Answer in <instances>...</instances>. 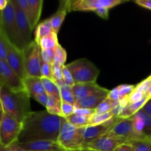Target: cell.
Masks as SVG:
<instances>
[{"label":"cell","instance_id":"53","mask_svg":"<svg viewBox=\"0 0 151 151\" xmlns=\"http://www.w3.org/2000/svg\"><path fill=\"white\" fill-rule=\"evenodd\" d=\"M3 114L4 112L2 111H0V127H1V121H2V117H3Z\"/></svg>","mask_w":151,"mask_h":151},{"label":"cell","instance_id":"28","mask_svg":"<svg viewBox=\"0 0 151 151\" xmlns=\"http://www.w3.org/2000/svg\"><path fill=\"white\" fill-rule=\"evenodd\" d=\"M115 116L111 111L105 114H94L89 119V125H101L110 120L111 119Z\"/></svg>","mask_w":151,"mask_h":151},{"label":"cell","instance_id":"32","mask_svg":"<svg viewBox=\"0 0 151 151\" xmlns=\"http://www.w3.org/2000/svg\"><path fill=\"white\" fill-rule=\"evenodd\" d=\"M136 86L134 85H128V84H123L118 86L119 94V100L126 97H129L133 93V91L135 90Z\"/></svg>","mask_w":151,"mask_h":151},{"label":"cell","instance_id":"52","mask_svg":"<svg viewBox=\"0 0 151 151\" xmlns=\"http://www.w3.org/2000/svg\"><path fill=\"white\" fill-rule=\"evenodd\" d=\"M70 151H97V150H92V149H90V148H82V149H79V150H70Z\"/></svg>","mask_w":151,"mask_h":151},{"label":"cell","instance_id":"46","mask_svg":"<svg viewBox=\"0 0 151 151\" xmlns=\"http://www.w3.org/2000/svg\"><path fill=\"white\" fill-rule=\"evenodd\" d=\"M94 13L103 19H108L109 17V9L108 8H105V7L98 8L94 11Z\"/></svg>","mask_w":151,"mask_h":151},{"label":"cell","instance_id":"10","mask_svg":"<svg viewBox=\"0 0 151 151\" xmlns=\"http://www.w3.org/2000/svg\"><path fill=\"white\" fill-rule=\"evenodd\" d=\"M6 61L22 81L27 77L22 51L10 44L9 41L7 44Z\"/></svg>","mask_w":151,"mask_h":151},{"label":"cell","instance_id":"45","mask_svg":"<svg viewBox=\"0 0 151 151\" xmlns=\"http://www.w3.org/2000/svg\"><path fill=\"white\" fill-rule=\"evenodd\" d=\"M37 102L40 103V104L42 105L44 107H47V103H48L49 101V95L45 93V94H39V95L35 96V97H33Z\"/></svg>","mask_w":151,"mask_h":151},{"label":"cell","instance_id":"37","mask_svg":"<svg viewBox=\"0 0 151 151\" xmlns=\"http://www.w3.org/2000/svg\"><path fill=\"white\" fill-rule=\"evenodd\" d=\"M41 57L44 61L52 65L55 58V49H48V50L41 49Z\"/></svg>","mask_w":151,"mask_h":151},{"label":"cell","instance_id":"35","mask_svg":"<svg viewBox=\"0 0 151 151\" xmlns=\"http://www.w3.org/2000/svg\"><path fill=\"white\" fill-rule=\"evenodd\" d=\"M148 100H149L147 97V96L145 95L143 97V99H142V100H139V102H137V103H129V104H128V107H129L130 110L132 112L134 116L137 113V112L139 111L140 110L142 109V108L144 107L145 105L147 103Z\"/></svg>","mask_w":151,"mask_h":151},{"label":"cell","instance_id":"11","mask_svg":"<svg viewBox=\"0 0 151 151\" xmlns=\"http://www.w3.org/2000/svg\"><path fill=\"white\" fill-rule=\"evenodd\" d=\"M13 2L15 5V9H16V21H17L21 50H23L28 44L32 42L31 35H32V29L31 28L30 24L22 9L16 4L15 0H13Z\"/></svg>","mask_w":151,"mask_h":151},{"label":"cell","instance_id":"17","mask_svg":"<svg viewBox=\"0 0 151 151\" xmlns=\"http://www.w3.org/2000/svg\"><path fill=\"white\" fill-rule=\"evenodd\" d=\"M22 148L32 151H63L65 150L56 142L38 141L28 143H18Z\"/></svg>","mask_w":151,"mask_h":151},{"label":"cell","instance_id":"29","mask_svg":"<svg viewBox=\"0 0 151 151\" xmlns=\"http://www.w3.org/2000/svg\"><path fill=\"white\" fill-rule=\"evenodd\" d=\"M66 58H67V53L66 50L59 44L55 49V58L53 63L59 66H63L66 63Z\"/></svg>","mask_w":151,"mask_h":151},{"label":"cell","instance_id":"55","mask_svg":"<svg viewBox=\"0 0 151 151\" xmlns=\"http://www.w3.org/2000/svg\"><path fill=\"white\" fill-rule=\"evenodd\" d=\"M2 12L0 10V27H1V19H2Z\"/></svg>","mask_w":151,"mask_h":151},{"label":"cell","instance_id":"15","mask_svg":"<svg viewBox=\"0 0 151 151\" xmlns=\"http://www.w3.org/2000/svg\"><path fill=\"white\" fill-rule=\"evenodd\" d=\"M110 132L119 138L125 139L128 143L134 139V128H133V119L119 118V121L111 128Z\"/></svg>","mask_w":151,"mask_h":151},{"label":"cell","instance_id":"5","mask_svg":"<svg viewBox=\"0 0 151 151\" xmlns=\"http://www.w3.org/2000/svg\"><path fill=\"white\" fill-rule=\"evenodd\" d=\"M0 30L10 44L21 50L16 9L13 0H9L7 7L3 10Z\"/></svg>","mask_w":151,"mask_h":151},{"label":"cell","instance_id":"19","mask_svg":"<svg viewBox=\"0 0 151 151\" xmlns=\"http://www.w3.org/2000/svg\"><path fill=\"white\" fill-rule=\"evenodd\" d=\"M68 12H69L68 1H61L58 10L56 11L55 14H53L50 18L53 32L57 34L58 33L59 30L60 29V27H61Z\"/></svg>","mask_w":151,"mask_h":151},{"label":"cell","instance_id":"27","mask_svg":"<svg viewBox=\"0 0 151 151\" xmlns=\"http://www.w3.org/2000/svg\"><path fill=\"white\" fill-rule=\"evenodd\" d=\"M66 120L78 128H86L89 125V118L73 114L68 117H65Z\"/></svg>","mask_w":151,"mask_h":151},{"label":"cell","instance_id":"41","mask_svg":"<svg viewBox=\"0 0 151 151\" xmlns=\"http://www.w3.org/2000/svg\"><path fill=\"white\" fill-rule=\"evenodd\" d=\"M95 110L88 109H75V114L80 115V116H85V117L91 118L93 115L95 114Z\"/></svg>","mask_w":151,"mask_h":151},{"label":"cell","instance_id":"23","mask_svg":"<svg viewBox=\"0 0 151 151\" xmlns=\"http://www.w3.org/2000/svg\"><path fill=\"white\" fill-rule=\"evenodd\" d=\"M128 143L131 145L133 151H151V138L149 137L131 140Z\"/></svg>","mask_w":151,"mask_h":151},{"label":"cell","instance_id":"42","mask_svg":"<svg viewBox=\"0 0 151 151\" xmlns=\"http://www.w3.org/2000/svg\"><path fill=\"white\" fill-rule=\"evenodd\" d=\"M145 96V94H143V93L140 92V91H136L134 90L133 91L132 94L129 96L128 97V100H129V103H134L139 102V100H141L142 99H143V97Z\"/></svg>","mask_w":151,"mask_h":151},{"label":"cell","instance_id":"26","mask_svg":"<svg viewBox=\"0 0 151 151\" xmlns=\"http://www.w3.org/2000/svg\"><path fill=\"white\" fill-rule=\"evenodd\" d=\"M61 103L62 101L57 100L56 99L49 96V101L46 107V111H47L51 114L63 117L61 111Z\"/></svg>","mask_w":151,"mask_h":151},{"label":"cell","instance_id":"48","mask_svg":"<svg viewBox=\"0 0 151 151\" xmlns=\"http://www.w3.org/2000/svg\"><path fill=\"white\" fill-rule=\"evenodd\" d=\"M145 114H147L149 117L151 118V99L147 101V103L145 105L144 107L142 109Z\"/></svg>","mask_w":151,"mask_h":151},{"label":"cell","instance_id":"33","mask_svg":"<svg viewBox=\"0 0 151 151\" xmlns=\"http://www.w3.org/2000/svg\"><path fill=\"white\" fill-rule=\"evenodd\" d=\"M113 102L109 99L106 98L103 102H102L98 107L95 109L96 114H105L111 111Z\"/></svg>","mask_w":151,"mask_h":151},{"label":"cell","instance_id":"25","mask_svg":"<svg viewBox=\"0 0 151 151\" xmlns=\"http://www.w3.org/2000/svg\"><path fill=\"white\" fill-rule=\"evenodd\" d=\"M59 88H60L61 101L75 105L76 100H75V97H74L72 87L63 83L62 85L59 86Z\"/></svg>","mask_w":151,"mask_h":151},{"label":"cell","instance_id":"30","mask_svg":"<svg viewBox=\"0 0 151 151\" xmlns=\"http://www.w3.org/2000/svg\"><path fill=\"white\" fill-rule=\"evenodd\" d=\"M40 67H41V73L42 78H48V79L53 80L52 75V66L50 63L45 62L41 57V63H40Z\"/></svg>","mask_w":151,"mask_h":151},{"label":"cell","instance_id":"13","mask_svg":"<svg viewBox=\"0 0 151 151\" xmlns=\"http://www.w3.org/2000/svg\"><path fill=\"white\" fill-rule=\"evenodd\" d=\"M125 143H127L126 140L114 135L109 131L91 144L88 145L85 148H90L97 151H114Z\"/></svg>","mask_w":151,"mask_h":151},{"label":"cell","instance_id":"34","mask_svg":"<svg viewBox=\"0 0 151 151\" xmlns=\"http://www.w3.org/2000/svg\"><path fill=\"white\" fill-rule=\"evenodd\" d=\"M138 113L141 115L145 122V128L143 131V135L145 137L151 138V118L149 117L147 114L144 113L142 110L138 111Z\"/></svg>","mask_w":151,"mask_h":151},{"label":"cell","instance_id":"36","mask_svg":"<svg viewBox=\"0 0 151 151\" xmlns=\"http://www.w3.org/2000/svg\"><path fill=\"white\" fill-rule=\"evenodd\" d=\"M7 44H8V41L0 30V59L1 60H6V58H7Z\"/></svg>","mask_w":151,"mask_h":151},{"label":"cell","instance_id":"54","mask_svg":"<svg viewBox=\"0 0 151 151\" xmlns=\"http://www.w3.org/2000/svg\"><path fill=\"white\" fill-rule=\"evenodd\" d=\"M0 111H3V106H2V103H1V96H0ZM3 112H4V111H3Z\"/></svg>","mask_w":151,"mask_h":151},{"label":"cell","instance_id":"39","mask_svg":"<svg viewBox=\"0 0 151 151\" xmlns=\"http://www.w3.org/2000/svg\"><path fill=\"white\" fill-rule=\"evenodd\" d=\"M75 106L71 103L62 102L61 103V111L63 117H68L75 113Z\"/></svg>","mask_w":151,"mask_h":151},{"label":"cell","instance_id":"20","mask_svg":"<svg viewBox=\"0 0 151 151\" xmlns=\"http://www.w3.org/2000/svg\"><path fill=\"white\" fill-rule=\"evenodd\" d=\"M52 32H53L52 27L50 19L49 18L37 25L35 29V32H34L35 34L34 40L38 43L41 38L50 35Z\"/></svg>","mask_w":151,"mask_h":151},{"label":"cell","instance_id":"50","mask_svg":"<svg viewBox=\"0 0 151 151\" xmlns=\"http://www.w3.org/2000/svg\"><path fill=\"white\" fill-rule=\"evenodd\" d=\"M9 0H0V10L3 11L7 7Z\"/></svg>","mask_w":151,"mask_h":151},{"label":"cell","instance_id":"6","mask_svg":"<svg viewBox=\"0 0 151 151\" xmlns=\"http://www.w3.org/2000/svg\"><path fill=\"white\" fill-rule=\"evenodd\" d=\"M22 128V122L4 112L0 127V146L7 147L16 142Z\"/></svg>","mask_w":151,"mask_h":151},{"label":"cell","instance_id":"14","mask_svg":"<svg viewBox=\"0 0 151 151\" xmlns=\"http://www.w3.org/2000/svg\"><path fill=\"white\" fill-rule=\"evenodd\" d=\"M109 90L105 88L102 91H97L86 98L75 102V109H88L95 110L99 105L104 101L108 97Z\"/></svg>","mask_w":151,"mask_h":151},{"label":"cell","instance_id":"4","mask_svg":"<svg viewBox=\"0 0 151 151\" xmlns=\"http://www.w3.org/2000/svg\"><path fill=\"white\" fill-rule=\"evenodd\" d=\"M75 83H95L100 75V69L86 58H80L66 65Z\"/></svg>","mask_w":151,"mask_h":151},{"label":"cell","instance_id":"1","mask_svg":"<svg viewBox=\"0 0 151 151\" xmlns=\"http://www.w3.org/2000/svg\"><path fill=\"white\" fill-rule=\"evenodd\" d=\"M61 116L51 114L47 111H30L22 122V128L18 143L38 141L58 142Z\"/></svg>","mask_w":151,"mask_h":151},{"label":"cell","instance_id":"22","mask_svg":"<svg viewBox=\"0 0 151 151\" xmlns=\"http://www.w3.org/2000/svg\"><path fill=\"white\" fill-rule=\"evenodd\" d=\"M41 81H42L43 86H44L46 93L50 97H52L53 98L56 99L57 100L61 101L60 88H59L58 85L54 81H52V80L48 79V78H41Z\"/></svg>","mask_w":151,"mask_h":151},{"label":"cell","instance_id":"51","mask_svg":"<svg viewBox=\"0 0 151 151\" xmlns=\"http://www.w3.org/2000/svg\"><path fill=\"white\" fill-rule=\"evenodd\" d=\"M145 95L147 96V97L149 99V100H150L151 99V85L150 86V87H149L148 91H147V92L146 93Z\"/></svg>","mask_w":151,"mask_h":151},{"label":"cell","instance_id":"8","mask_svg":"<svg viewBox=\"0 0 151 151\" xmlns=\"http://www.w3.org/2000/svg\"><path fill=\"white\" fill-rule=\"evenodd\" d=\"M123 0H69L68 1L69 12L93 11L97 9L105 7L111 9L122 3Z\"/></svg>","mask_w":151,"mask_h":151},{"label":"cell","instance_id":"44","mask_svg":"<svg viewBox=\"0 0 151 151\" xmlns=\"http://www.w3.org/2000/svg\"><path fill=\"white\" fill-rule=\"evenodd\" d=\"M107 98L114 102L119 101V89H118V86L115 87L114 88H113L112 90L109 91Z\"/></svg>","mask_w":151,"mask_h":151},{"label":"cell","instance_id":"9","mask_svg":"<svg viewBox=\"0 0 151 151\" xmlns=\"http://www.w3.org/2000/svg\"><path fill=\"white\" fill-rule=\"evenodd\" d=\"M0 84L13 91L25 89L23 81L11 69L7 61L1 59H0Z\"/></svg>","mask_w":151,"mask_h":151},{"label":"cell","instance_id":"2","mask_svg":"<svg viewBox=\"0 0 151 151\" xmlns=\"http://www.w3.org/2000/svg\"><path fill=\"white\" fill-rule=\"evenodd\" d=\"M0 96L3 111L22 122L30 111V96L25 89L13 91L0 84Z\"/></svg>","mask_w":151,"mask_h":151},{"label":"cell","instance_id":"31","mask_svg":"<svg viewBox=\"0 0 151 151\" xmlns=\"http://www.w3.org/2000/svg\"><path fill=\"white\" fill-rule=\"evenodd\" d=\"M52 75H53V80L59 86L65 83L63 79V73H62V66H59L58 64L53 63L52 65Z\"/></svg>","mask_w":151,"mask_h":151},{"label":"cell","instance_id":"40","mask_svg":"<svg viewBox=\"0 0 151 151\" xmlns=\"http://www.w3.org/2000/svg\"><path fill=\"white\" fill-rule=\"evenodd\" d=\"M62 73H63V79L64 81L65 84L72 87L75 84V81H74L72 75H71L70 72L67 69L66 65H63L62 66Z\"/></svg>","mask_w":151,"mask_h":151},{"label":"cell","instance_id":"38","mask_svg":"<svg viewBox=\"0 0 151 151\" xmlns=\"http://www.w3.org/2000/svg\"><path fill=\"white\" fill-rule=\"evenodd\" d=\"M151 85V75L150 76L147 77L146 79L143 80L142 82L137 84L135 87L136 91H140V92L143 93V94H146V93L148 91V88Z\"/></svg>","mask_w":151,"mask_h":151},{"label":"cell","instance_id":"24","mask_svg":"<svg viewBox=\"0 0 151 151\" xmlns=\"http://www.w3.org/2000/svg\"><path fill=\"white\" fill-rule=\"evenodd\" d=\"M38 44L41 49H43V50L55 49L56 47L59 44L58 40V34L52 32L50 35L41 38L38 42Z\"/></svg>","mask_w":151,"mask_h":151},{"label":"cell","instance_id":"3","mask_svg":"<svg viewBox=\"0 0 151 151\" xmlns=\"http://www.w3.org/2000/svg\"><path fill=\"white\" fill-rule=\"evenodd\" d=\"M84 128H78L61 118L58 143L66 151L84 148Z\"/></svg>","mask_w":151,"mask_h":151},{"label":"cell","instance_id":"7","mask_svg":"<svg viewBox=\"0 0 151 151\" xmlns=\"http://www.w3.org/2000/svg\"><path fill=\"white\" fill-rule=\"evenodd\" d=\"M22 51L27 77L42 78L40 67L41 48L38 43L33 40Z\"/></svg>","mask_w":151,"mask_h":151},{"label":"cell","instance_id":"18","mask_svg":"<svg viewBox=\"0 0 151 151\" xmlns=\"http://www.w3.org/2000/svg\"><path fill=\"white\" fill-rule=\"evenodd\" d=\"M24 88L30 97H35L39 94H45L46 91L43 86L41 78L27 77L23 81Z\"/></svg>","mask_w":151,"mask_h":151},{"label":"cell","instance_id":"21","mask_svg":"<svg viewBox=\"0 0 151 151\" xmlns=\"http://www.w3.org/2000/svg\"><path fill=\"white\" fill-rule=\"evenodd\" d=\"M32 13V29L36 27L39 21L43 7V0H27Z\"/></svg>","mask_w":151,"mask_h":151},{"label":"cell","instance_id":"47","mask_svg":"<svg viewBox=\"0 0 151 151\" xmlns=\"http://www.w3.org/2000/svg\"><path fill=\"white\" fill-rule=\"evenodd\" d=\"M134 2L140 7L151 10V0H137Z\"/></svg>","mask_w":151,"mask_h":151},{"label":"cell","instance_id":"16","mask_svg":"<svg viewBox=\"0 0 151 151\" xmlns=\"http://www.w3.org/2000/svg\"><path fill=\"white\" fill-rule=\"evenodd\" d=\"M105 88L100 86L97 83H75L72 86L74 97L75 100H82L88 96L102 91Z\"/></svg>","mask_w":151,"mask_h":151},{"label":"cell","instance_id":"49","mask_svg":"<svg viewBox=\"0 0 151 151\" xmlns=\"http://www.w3.org/2000/svg\"><path fill=\"white\" fill-rule=\"evenodd\" d=\"M114 151H133V150L131 145L128 143H125V144L121 145Z\"/></svg>","mask_w":151,"mask_h":151},{"label":"cell","instance_id":"43","mask_svg":"<svg viewBox=\"0 0 151 151\" xmlns=\"http://www.w3.org/2000/svg\"><path fill=\"white\" fill-rule=\"evenodd\" d=\"M0 151H32V150H27L25 149L22 148L17 142H15L13 144L7 146V147H2L0 146ZM66 151V150H63Z\"/></svg>","mask_w":151,"mask_h":151},{"label":"cell","instance_id":"12","mask_svg":"<svg viewBox=\"0 0 151 151\" xmlns=\"http://www.w3.org/2000/svg\"><path fill=\"white\" fill-rule=\"evenodd\" d=\"M119 118L114 116L105 123L97 125H88L84 128V148L102 136L109 133L119 121Z\"/></svg>","mask_w":151,"mask_h":151}]
</instances>
